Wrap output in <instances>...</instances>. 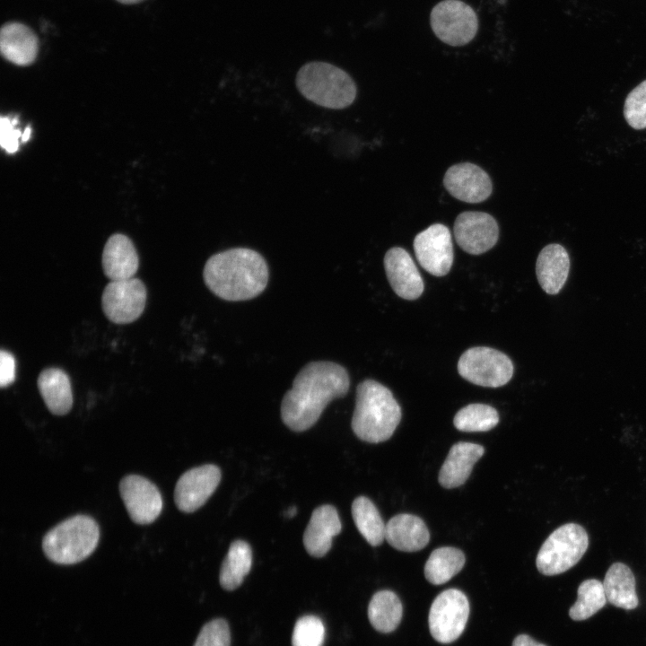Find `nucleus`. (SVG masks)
Wrapping results in <instances>:
<instances>
[{
	"label": "nucleus",
	"mask_w": 646,
	"mask_h": 646,
	"mask_svg": "<svg viewBox=\"0 0 646 646\" xmlns=\"http://www.w3.org/2000/svg\"><path fill=\"white\" fill-rule=\"evenodd\" d=\"M414 250L420 266L435 276L446 275L453 263L450 231L442 223H434L419 232L414 240Z\"/></svg>",
	"instance_id": "obj_11"
},
{
	"label": "nucleus",
	"mask_w": 646,
	"mask_h": 646,
	"mask_svg": "<svg viewBox=\"0 0 646 646\" xmlns=\"http://www.w3.org/2000/svg\"><path fill=\"white\" fill-rule=\"evenodd\" d=\"M38 388L48 409L56 415L67 414L73 406V393L68 375L57 368L43 370L38 378Z\"/></svg>",
	"instance_id": "obj_23"
},
{
	"label": "nucleus",
	"mask_w": 646,
	"mask_h": 646,
	"mask_svg": "<svg viewBox=\"0 0 646 646\" xmlns=\"http://www.w3.org/2000/svg\"><path fill=\"white\" fill-rule=\"evenodd\" d=\"M443 185L453 197L471 204L486 200L493 191L489 175L471 162L450 166L445 172Z\"/></svg>",
	"instance_id": "obj_15"
},
{
	"label": "nucleus",
	"mask_w": 646,
	"mask_h": 646,
	"mask_svg": "<svg viewBox=\"0 0 646 646\" xmlns=\"http://www.w3.org/2000/svg\"><path fill=\"white\" fill-rule=\"evenodd\" d=\"M513 370L512 362L505 354L486 346L467 349L458 362V371L462 378L475 385L488 388L508 383Z\"/></svg>",
	"instance_id": "obj_7"
},
{
	"label": "nucleus",
	"mask_w": 646,
	"mask_h": 646,
	"mask_svg": "<svg viewBox=\"0 0 646 646\" xmlns=\"http://www.w3.org/2000/svg\"><path fill=\"white\" fill-rule=\"evenodd\" d=\"M193 646H231V632L226 620L216 618L206 623Z\"/></svg>",
	"instance_id": "obj_33"
},
{
	"label": "nucleus",
	"mask_w": 646,
	"mask_h": 646,
	"mask_svg": "<svg viewBox=\"0 0 646 646\" xmlns=\"http://www.w3.org/2000/svg\"><path fill=\"white\" fill-rule=\"evenodd\" d=\"M101 264L105 275L111 281L133 278L139 259L132 240L120 233L111 235L104 246Z\"/></svg>",
	"instance_id": "obj_18"
},
{
	"label": "nucleus",
	"mask_w": 646,
	"mask_h": 646,
	"mask_svg": "<svg viewBox=\"0 0 646 646\" xmlns=\"http://www.w3.org/2000/svg\"><path fill=\"white\" fill-rule=\"evenodd\" d=\"M296 87L307 100L333 109L350 106L357 94L353 78L343 69L325 62L302 65L296 75Z\"/></svg>",
	"instance_id": "obj_4"
},
{
	"label": "nucleus",
	"mask_w": 646,
	"mask_h": 646,
	"mask_svg": "<svg viewBox=\"0 0 646 646\" xmlns=\"http://www.w3.org/2000/svg\"><path fill=\"white\" fill-rule=\"evenodd\" d=\"M483 446L459 441L450 450L439 473V483L444 488H455L468 479L474 465L484 455Z\"/></svg>",
	"instance_id": "obj_20"
},
{
	"label": "nucleus",
	"mask_w": 646,
	"mask_h": 646,
	"mask_svg": "<svg viewBox=\"0 0 646 646\" xmlns=\"http://www.w3.org/2000/svg\"><path fill=\"white\" fill-rule=\"evenodd\" d=\"M349 387V374L342 365L328 361L309 362L298 372L282 400L284 423L294 432L310 429L327 404L345 397Z\"/></svg>",
	"instance_id": "obj_1"
},
{
	"label": "nucleus",
	"mask_w": 646,
	"mask_h": 646,
	"mask_svg": "<svg viewBox=\"0 0 646 646\" xmlns=\"http://www.w3.org/2000/svg\"><path fill=\"white\" fill-rule=\"evenodd\" d=\"M624 117L633 129L646 128V80L628 93L624 105Z\"/></svg>",
	"instance_id": "obj_32"
},
{
	"label": "nucleus",
	"mask_w": 646,
	"mask_h": 646,
	"mask_svg": "<svg viewBox=\"0 0 646 646\" xmlns=\"http://www.w3.org/2000/svg\"><path fill=\"white\" fill-rule=\"evenodd\" d=\"M388 283L397 295L416 300L423 292V278L409 253L399 247L389 249L384 257Z\"/></svg>",
	"instance_id": "obj_16"
},
{
	"label": "nucleus",
	"mask_w": 646,
	"mask_h": 646,
	"mask_svg": "<svg viewBox=\"0 0 646 646\" xmlns=\"http://www.w3.org/2000/svg\"><path fill=\"white\" fill-rule=\"evenodd\" d=\"M352 516L358 531L371 546H377L383 542L386 524L369 498L359 496L354 499Z\"/></svg>",
	"instance_id": "obj_28"
},
{
	"label": "nucleus",
	"mask_w": 646,
	"mask_h": 646,
	"mask_svg": "<svg viewBox=\"0 0 646 646\" xmlns=\"http://www.w3.org/2000/svg\"><path fill=\"white\" fill-rule=\"evenodd\" d=\"M325 638L323 622L316 615L301 616L295 623L292 635V646H322Z\"/></svg>",
	"instance_id": "obj_31"
},
{
	"label": "nucleus",
	"mask_w": 646,
	"mask_h": 646,
	"mask_svg": "<svg viewBox=\"0 0 646 646\" xmlns=\"http://www.w3.org/2000/svg\"><path fill=\"white\" fill-rule=\"evenodd\" d=\"M589 535L577 523H566L545 540L536 559L537 570L544 575L561 574L582 558L589 547Z\"/></svg>",
	"instance_id": "obj_6"
},
{
	"label": "nucleus",
	"mask_w": 646,
	"mask_h": 646,
	"mask_svg": "<svg viewBox=\"0 0 646 646\" xmlns=\"http://www.w3.org/2000/svg\"><path fill=\"white\" fill-rule=\"evenodd\" d=\"M468 615L467 596L457 589H446L435 598L430 607V633L438 642L450 643L462 634Z\"/></svg>",
	"instance_id": "obj_9"
},
{
	"label": "nucleus",
	"mask_w": 646,
	"mask_h": 646,
	"mask_svg": "<svg viewBox=\"0 0 646 646\" xmlns=\"http://www.w3.org/2000/svg\"><path fill=\"white\" fill-rule=\"evenodd\" d=\"M453 232L457 244L464 251L480 255L496 244L499 226L495 219L487 213L467 211L457 216Z\"/></svg>",
	"instance_id": "obj_12"
},
{
	"label": "nucleus",
	"mask_w": 646,
	"mask_h": 646,
	"mask_svg": "<svg viewBox=\"0 0 646 646\" xmlns=\"http://www.w3.org/2000/svg\"><path fill=\"white\" fill-rule=\"evenodd\" d=\"M252 566V550L243 540L233 541L224 557L219 574L220 584L225 590L239 588Z\"/></svg>",
	"instance_id": "obj_25"
},
{
	"label": "nucleus",
	"mask_w": 646,
	"mask_h": 646,
	"mask_svg": "<svg viewBox=\"0 0 646 646\" xmlns=\"http://www.w3.org/2000/svg\"><path fill=\"white\" fill-rule=\"evenodd\" d=\"M499 415L495 408L485 404H470L455 415L454 426L462 432H486L497 425Z\"/></svg>",
	"instance_id": "obj_30"
},
{
	"label": "nucleus",
	"mask_w": 646,
	"mask_h": 646,
	"mask_svg": "<svg viewBox=\"0 0 646 646\" xmlns=\"http://www.w3.org/2000/svg\"><path fill=\"white\" fill-rule=\"evenodd\" d=\"M17 118L12 120L7 117H2L0 120V144L8 153H13L18 150L19 138L22 133L15 128Z\"/></svg>",
	"instance_id": "obj_34"
},
{
	"label": "nucleus",
	"mask_w": 646,
	"mask_h": 646,
	"mask_svg": "<svg viewBox=\"0 0 646 646\" xmlns=\"http://www.w3.org/2000/svg\"><path fill=\"white\" fill-rule=\"evenodd\" d=\"M268 266L261 254L247 248L230 249L210 257L204 267L205 285L225 301L250 300L268 282Z\"/></svg>",
	"instance_id": "obj_2"
},
{
	"label": "nucleus",
	"mask_w": 646,
	"mask_h": 646,
	"mask_svg": "<svg viewBox=\"0 0 646 646\" xmlns=\"http://www.w3.org/2000/svg\"><path fill=\"white\" fill-rule=\"evenodd\" d=\"M570 271V258L565 248L551 243L539 252L536 263V275L541 288L555 295L564 286Z\"/></svg>",
	"instance_id": "obj_19"
},
{
	"label": "nucleus",
	"mask_w": 646,
	"mask_h": 646,
	"mask_svg": "<svg viewBox=\"0 0 646 646\" xmlns=\"http://www.w3.org/2000/svg\"><path fill=\"white\" fill-rule=\"evenodd\" d=\"M220 468L206 464L191 468L178 480L174 500L178 509L183 512H193L203 506L216 490L221 481Z\"/></svg>",
	"instance_id": "obj_14"
},
{
	"label": "nucleus",
	"mask_w": 646,
	"mask_h": 646,
	"mask_svg": "<svg viewBox=\"0 0 646 646\" xmlns=\"http://www.w3.org/2000/svg\"><path fill=\"white\" fill-rule=\"evenodd\" d=\"M401 415V407L387 387L374 380L359 383L351 425L360 440L370 443L388 440Z\"/></svg>",
	"instance_id": "obj_3"
},
{
	"label": "nucleus",
	"mask_w": 646,
	"mask_h": 646,
	"mask_svg": "<svg viewBox=\"0 0 646 646\" xmlns=\"http://www.w3.org/2000/svg\"><path fill=\"white\" fill-rule=\"evenodd\" d=\"M119 3L126 4H136L143 0H117Z\"/></svg>",
	"instance_id": "obj_39"
},
{
	"label": "nucleus",
	"mask_w": 646,
	"mask_h": 646,
	"mask_svg": "<svg viewBox=\"0 0 646 646\" xmlns=\"http://www.w3.org/2000/svg\"><path fill=\"white\" fill-rule=\"evenodd\" d=\"M100 538L97 522L86 515L65 519L43 537L46 556L58 564H74L87 558L96 548Z\"/></svg>",
	"instance_id": "obj_5"
},
{
	"label": "nucleus",
	"mask_w": 646,
	"mask_h": 646,
	"mask_svg": "<svg viewBox=\"0 0 646 646\" xmlns=\"http://www.w3.org/2000/svg\"><path fill=\"white\" fill-rule=\"evenodd\" d=\"M296 513L297 508L295 506H292L285 511L284 516L287 518H292L296 515Z\"/></svg>",
	"instance_id": "obj_37"
},
{
	"label": "nucleus",
	"mask_w": 646,
	"mask_h": 646,
	"mask_svg": "<svg viewBox=\"0 0 646 646\" xmlns=\"http://www.w3.org/2000/svg\"><path fill=\"white\" fill-rule=\"evenodd\" d=\"M0 50L3 57L17 65L31 64L38 53V39L26 25L7 22L0 31Z\"/></svg>",
	"instance_id": "obj_22"
},
{
	"label": "nucleus",
	"mask_w": 646,
	"mask_h": 646,
	"mask_svg": "<svg viewBox=\"0 0 646 646\" xmlns=\"http://www.w3.org/2000/svg\"><path fill=\"white\" fill-rule=\"evenodd\" d=\"M15 378V360L7 351L0 352V385L2 388L9 386Z\"/></svg>",
	"instance_id": "obj_35"
},
{
	"label": "nucleus",
	"mask_w": 646,
	"mask_h": 646,
	"mask_svg": "<svg viewBox=\"0 0 646 646\" xmlns=\"http://www.w3.org/2000/svg\"><path fill=\"white\" fill-rule=\"evenodd\" d=\"M512 646H546L535 641L532 637L527 634L518 635L512 642Z\"/></svg>",
	"instance_id": "obj_36"
},
{
	"label": "nucleus",
	"mask_w": 646,
	"mask_h": 646,
	"mask_svg": "<svg viewBox=\"0 0 646 646\" xmlns=\"http://www.w3.org/2000/svg\"><path fill=\"white\" fill-rule=\"evenodd\" d=\"M430 22L437 38L453 47L467 45L478 31L477 15L460 0L438 3L431 12Z\"/></svg>",
	"instance_id": "obj_8"
},
{
	"label": "nucleus",
	"mask_w": 646,
	"mask_h": 646,
	"mask_svg": "<svg viewBox=\"0 0 646 646\" xmlns=\"http://www.w3.org/2000/svg\"><path fill=\"white\" fill-rule=\"evenodd\" d=\"M465 562L463 552L456 547L437 548L426 561L424 576L433 585L443 584L461 571Z\"/></svg>",
	"instance_id": "obj_27"
},
{
	"label": "nucleus",
	"mask_w": 646,
	"mask_h": 646,
	"mask_svg": "<svg viewBox=\"0 0 646 646\" xmlns=\"http://www.w3.org/2000/svg\"><path fill=\"white\" fill-rule=\"evenodd\" d=\"M31 127H27L25 128V130L23 131L22 135V142H26V141L29 140V138H30V136H31Z\"/></svg>",
	"instance_id": "obj_38"
},
{
	"label": "nucleus",
	"mask_w": 646,
	"mask_h": 646,
	"mask_svg": "<svg viewBox=\"0 0 646 646\" xmlns=\"http://www.w3.org/2000/svg\"><path fill=\"white\" fill-rule=\"evenodd\" d=\"M146 298L145 285L138 278L110 281L103 290L101 307L111 322L127 324L142 315Z\"/></svg>",
	"instance_id": "obj_10"
},
{
	"label": "nucleus",
	"mask_w": 646,
	"mask_h": 646,
	"mask_svg": "<svg viewBox=\"0 0 646 646\" xmlns=\"http://www.w3.org/2000/svg\"><path fill=\"white\" fill-rule=\"evenodd\" d=\"M403 607L398 597L391 590L376 592L368 606V617L372 627L380 633H391L399 624Z\"/></svg>",
	"instance_id": "obj_26"
},
{
	"label": "nucleus",
	"mask_w": 646,
	"mask_h": 646,
	"mask_svg": "<svg viewBox=\"0 0 646 646\" xmlns=\"http://www.w3.org/2000/svg\"><path fill=\"white\" fill-rule=\"evenodd\" d=\"M607 602L626 610L637 607L639 599L636 581L632 570L623 563H613L606 572L603 581Z\"/></svg>",
	"instance_id": "obj_24"
},
{
	"label": "nucleus",
	"mask_w": 646,
	"mask_h": 646,
	"mask_svg": "<svg viewBox=\"0 0 646 646\" xmlns=\"http://www.w3.org/2000/svg\"><path fill=\"white\" fill-rule=\"evenodd\" d=\"M119 492L128 515L135 523L150 524L162 510V498L158 488L144 476H126L119 483Z\"/></svg>",
	"instance_id": "obj_13"
},
{
	"label": "nucleus",
	"mask_w": 646,
	"mask_h": 646,
	"mask_svg": "<svg viewBox=\"0 0 646 646\" xmlns=\"http://www.w3.org/2000/svg\"><path fill=\"white\" fill-rule=\"evenodd\" d=\"M578 598L569 610L574 621H583L598 612L607 602L604 586L596 579L583 581L577 591Z\"/></svg>",
	"instance_id": "obj_29"
},
{
	"label": "nucleus",
	"mask_w": 646,
	"mask_h": 646,
	"mask_svg": "<svg viewBox=\"0 0 646 646\" xmlns=\"http://www.w3.org/2000/svg\"><path fill=\"white\" fill-rule=\"evenodd\" d=\"M342 529L336 509L329 504L316 508L303 534V545L309 554L320 558L331 548L332 539Z\"/></svg>",
	"instance_id": "obj_17"
},
{
	"label": "nucleus",
	"mask_w": 646,
	"mask_h": 646,
	"mask_svg": "<svg viewBox=\"0 0 646 646\" xmlns=\"http://www.w3.org/2000/svg\"><path fill=\"white\" fill-rule=\"evenodd\" d=\"M385 539L397 550L415 552L427 546L430 533L419 517L402 513L392 517L386 524Z\"/></svg>",
	"instance_id": "obj_21"
}]
</instances>
